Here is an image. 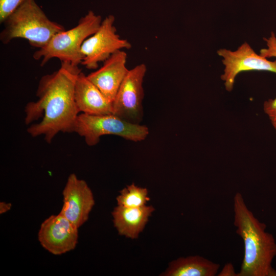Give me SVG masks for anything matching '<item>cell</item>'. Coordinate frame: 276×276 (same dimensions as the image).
Returning a JSON list of instances; mask_svg holds the SVG:
<instances>
[{"label":"cell","mask_w":276,"mask_h":276,"mask_svg":"<svg viewBox=\"0 0 276 276\" xmlns=\"http://www.w3.org/2000/svg\"><path fill=\"white\" fill-rule=\"evenodd\" d=\"M220 265L200 256L180 257L170 262L162 275L215 276L217 275Z\"/></svg>","instance_id":"cell-14"},{"label":"cell","mask_w":276,"mask_h":276,"mask_svg":"<svg viewBox=\"0 0 276 276\" xmlns=\"http://www.w3.org/2000/svg\"><path fill=\"white\" fill-rule=\"evenodd\" d=\"M75 100L80 112L89 114L113 113L110 101L82 71L78 76L75 87Z\"/></svg>","instance_id":"cell-12"},{"label":"cell","mask_w":276,"mask_h":276,"mask_svg":"<svg viewBox=\"0 0 276 276\" xmlns=\"http://www.w3.org/2000/svg\"><path fill=\"white\" fill-rule=\"evenodd\" d=\"M81 70L78 65L61 62L60 68L40 78L36 91L38 100L30 102L25 108V122L32 124L27 132L33 137L44 135L48 143L60 132H73L79 114L75 100V87Z\"/></svg>","instance_id":"cell-1"},{"label":"cell","mask_w":276,"mask_h":276,"mask_svg":"<svg viewBox=\"0 0 276 276\" xmlns=\"http://www.w3.org/2000/svg\"><path fill=\"white\" fill-rule=\"evenodd\" d=\"M263 110L272 125H276V97L269 99L264 102Z\"/></svg>","instance_id":"cell-18"},{"label":"cell","mask_w":276,"mask_h":276,"mask_svg":"<svg viewBox=\"0 0 276 276\" xmlns=\"http://www.w3.org/2000/svg\"><path fill=\"white\" fill-rule=\"evenodd\" d=\"M38 239L41 245L54 255L73 250L78 239V228L64 216L53 215L41 223Z\"/></svg>","instance_id":"cell-9"},{"label":"cell","mask_w":276,"mask_h":276,"mask_svg":"<svg viewBox=\"0 0 276 276\" xmlns=\"http://www.w3.org/2000/svg\"><path fill=\"white\" fill-rule=\"evenodd\" d=\"M234 225L244 243V256L238 276H276L272 262L276 242L266 225L248 209L241 193L234 197Z\"/></svg>","instance_id":"cell-2"},{"label":"cell","mask_w":276,"mask_h":276,"mask_svg":"<svg viewBox=\"0 0 276 276\" xmlns=\"http://www.w3.org/2000/svg\"><path fill=\"white\" fill-rule=\"evenodd\" d=\"M25 0H0V23L6 19Z\"/></svg>","instance_id":"cell-16"},{"label":"cell","mask_w":276,"mask_h":276,"mask_svg":"<svg viewBox=\"0 0 276 276\" xmlns=\"http://www.w3.org/2000/svg\"><path fill=\"white\" fill-rule=\"evenodd\" d=\"M154 211V208L151 205L138 208L118 205L112 212L114 225L120 235L131 239L136 238Z\"/></svg>","instance_id":"cell-13"},{"label":"cell","mask_w":276,"mask_h":276,"mask_svg":"<svg viewBox=\"0 0 276 276\" xmlns=\"http://www.w3.org/2000/svg\"><path fill=\"white\" fill-rule=\"evenodd\" d=\"M150 198L146 188L132 183L120 191L117 197L118 205L127 208H138L146 205Z\"/></svg>","instance_id":"cell-15"},{"label":"cell","mask_w":276,"mask_h":276,"mask_svg":"<svg viewBox=\"0 0 276 276\" xmlns=\"http://www.w3.org/2000/svg\"><path fill=\"white\" fill-rule=\"evenodd\" d=\"M102 21L100 15L89 11L79 19L76 26L57 33L45 46L35 52L34 59L41 60V66L54 58L75 65L81 64L83 59L81 46L98 30Z\"/></svg>","instance_id":"cell-4"},{"label":"cell","mask_w":276,"mask_h":276,"mask_svg":"<svg viewBox=\"0 0 276 276\" xmlns=\"http://www.w3.org/2000/svg\"><path fill=\"white\" fill-rule=\"evenodd\" d=\"M266 48H263L260 51V54L266 58H276V35L273 32H271L268 37L264 38Z\"/></svg>","instance_id":"cell-17"},{"label":"cell","mask_w":276,"mask_h":276,"mask_svg":"<svg viewBox=\"0 0 276 276\" xmlns=\"http://www.w3.org/2000/svg\"><path fill=\"white\" fill-rule=\"evenodd\" d=\"M217 53L222 57L224 68L220 78L228 91L233 89L235 79L241 72L264 71L276 74V60L270 61L260 54H258L246 42L235 51L220 49Z\"/></svg>","instance_id":"cell-8"},{"label":"cell","mask_w":276,"mask_h":276,"mask_svg":"<svg viewBox=\"0 0 276 276\" xmlns=\"http://www.w3.org/2000/svg\"><path fill=\"white\" fill-rule=\"evenodd\" d=\"M74 132L83 137L89 146L97 145L100 137L105 135H114L137 142L145 140L149 134L147 126L128 122L112 113H79L74 123Z\"/></svg>","instance_id":"cell-5"},{"label":"cell","mask_w":276,"mask_h":276,"mask_svg":"<svg viewBox=\"0 0 276 276\" xmlns=\"http://www.w3.org/2000/svg\"><path fill=\"white\" fill-rule=\"evenodd\" d=\"M218 276H238V273L235 271L233 264L231 262L226 263L221 271L218 273Z\"/></svg>","instance_id":"cell-19"},{"label":"cell","mask_w":276,"mask_h":276,"mask_svg":"<svg viewBox=\"0 0 276 276\" xmlns=\"http://www.w3.org/2000/svg\"><path fill=\"white\" fill-rule=\"evenodd\" d=\"M63 205L59 213L78 228L88 219L95 200L86 182L71 174L62 192Z\"/></svg>","instance_id":"cell-10"},{"label":"cell","mask_w":276,"mask_h":276,"mask_svg":"<svg viewBox=\"0 0 276 276\" xmlns=\"http://www.w3.org/2000/svg\"><path fill=\"white\" fill-rule=\"evenodd\" d=\"M127 59L126 52L119 50L105 60L101 67L87 75L88 79L111 102L128 72Z\"/></svg>","instance_id":"cell-11"},{"label":"cell","mask_w":276,"mask_h":276,"mask_svg":"<svg viewBox=\"0 0 276 276\" xmlns=\"http://www.w3.org/2000/svg\"><path fill=\"white\" fill-rule=\"evenodd\" d=\"M147 72L144 63L129 70L112 102V114L128 122L139 124L143 117V83Z\"/></svg>","instance_id":"cell-7"},{"label":"cell","mask_w":276,"mask_h":276,"mask_svg":"<svg viewBox=\"0 0 276 276\" xmlns=\"http://www.w3.org/2000/svg\"><path fill=\"white\" fill-rule=\"evenodd\" d=\"M114 21L113 15H108L98 30L83 42L81 48L83 56L81 64L86 68L97 69L100 62H103L116 52L131 48L127 40L117 34Z\"/></svg>","instance_id":"cell-6"},{"label":"cell","mask_w":276,"mask_h":276,"mask_svg":"<svg viewBox=\"0 0 276 276\" xmlns=\"http://www.w3.org/2000/svg\"><path fill=\"white\" fill-rule=\"evenodd\" d=\"M274 130H275V134H276V125H272Z\"/></svg>","instance_id":"cell-21"},{"label":"cell","mask_w":276,"mask_h":276,"mask_svg":"<svg viewBox=\"0 0 276 276\" xmlns=\"http://www.w3.org/2000/svg\"><path fill=\"white\" fill-rule=\"evenodd\" d=\"M11 204L5 202H1L0 203V214L6 213L11 209Z\"/></svg>","instance_id":"cell-20"},{"label":"cell","mask_w":276,"mask_h":276,"mask_svg":"<svg viewBox=\"0 0 276 276\" xmlns=\"http://www.w3.org/2000/svg\"><path fill=\"white\" fill-rule=\"evenodd\" d=\"M3 24L5 27L0 33L3 44L22 38L38 49L45 46L56 34L65 30L62 25L50 20L35 0H25Z\"/></svg>","instance_id":"cell-3"}]
</instances>
